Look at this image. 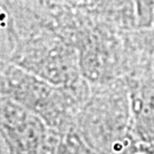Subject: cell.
Returning <instances> with one entry per match:
<instances>
[{"label": "cell", "mask_w": 154, "mask_h": 154, "mask_svg": "<svg viewBox=\"0 0 154 154\" xmlns=\"http://www.w3.org/2000/svg\"><path fill=\"white\" fill-rule=\"evenodd\" d=\"M136 2H137V11L139 13V17L149 21V17H152L154 0H136Z\"/></svg>", "instance_id": "cell-1"}]
</instances>
